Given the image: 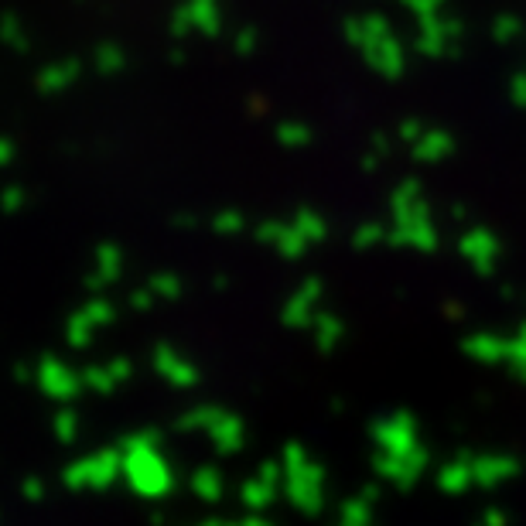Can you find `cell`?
Segmentation results:
<instances>
[{
    "instance_id": "cell-1",
    "label": "cell",
    "mask_w": 526,
    "mask_h": 526,
    "mask_svg": "<svg viewBox=\"0 0 526 526\" xmlns=\"http://www.w3.org/2000/svg\"><path fill=\"white\" fill-rule=\"evenodd\" d=\"M124 479L144 499H161L171 489V469L157 452V434H137L124 442Z\"/></svg>"
},
{
    "instance_id": "cell-2",
    "label": "cell",
    "mask_w": 526,
    "mask_h": 526,
    "mask_svg": "<svg viewBox=\"0 0 526 526\" xmlns=\"http://www.w3.org/2000/svg\"><path fill=\"white\" fill-rule=\"evenodd\" d=\"M182 427H202L209 431L213 444L223 455H236L243 448V424L226 411H215V407H199L182 417Z\"/></svg>"
},
{
    "instance_id": "cell-3",
    "label": "cell",
    "mask_w": 526,
    "mask_h": 526,
    "mask_svg": "<svg viewBox=\"0 0 526 526\" xmlns=\"http://www.w3.org/2000/svg\"><path fill=\"white\" fill-rule=\"evenodd\" d=\"M120 475H124V452H110V448H106V452H96V455L69 465L65 485H72V489H83V485H89V489H106V485L116 482Z\"/></svg>"
},
{
    "instance_id": "cell-4",
    "label": "cell",
    "mask_w": 526,
    "mask_h": 526,
    "mask_svg": "<svg viewBox=\"0 0 526 526\" xmlns=\"http://www.w3.org/2000/svg\"><path fill=\"white\" fill-rule=\"evenodd\" d=\"M284 492L301 512H318L322 510V496H325V471L318 469L314 461H308V465H301V469H294V471H287Z\"/></svg>"
},
{
    "instance_id": "cell-5",
    "label": "cell",
    "mask_w": 526,
    "mask_h": 526,
    "mask_svg": "<svg viewBox=\"0 0 526 526\" xmlns=\"http://www.w3.org/2000/svg\"><path fill=\"white\" fill-rule=\"evenodd\" d=\"M372 438L380 444V452L386 455H411L417 444V424H413L411 413H393V417H383L372 427Z\"/></svg>"
},
{
    "instance_id": "cell-6",
    "label": "cell",
    "mask_w": 526,
    "mask_h": 526,
    "mask_svg": "<svg viewBox=\"0 0 526 526\" xmlns=\"http://www.w3.org/2000/svg\"><path fill=\"white\" fill-rule=\"evenodd\" d=\"M38 386H42L45 397L72 400L75 393H79V386H85V383H83V376L72 372L65 362H58V359H45L42 366H38Z\"/></svg>"
},
{
    "instance_id": "cell-7",
    "label": "cell",
    "mask_w": 526,
    "mask_h": 526,
    "mask_svg": "<svg viewBox=\"0 0 526 526\" xmlns=\"http://www.w3.org/2000/svg\"><path fill=\"white\" fill-rule=\"evenodd\" d=\"M424 465H427L424 448H413L411 455H386V452H380V458H376V471L383 475L386 482H397V485L417 482Z\"/></svg>"
},
{
    "instance_id": "cell-8",
    "label": "cell",
    "mask_w": 526,
    "mask_h": 526,
    "mask_svg": "<svg viewBox=\"0 0 526 526\" xmlns=\"http://www.w3.org/2000/svg\"><path fill=\"white\" fill-rule=\"evenodd\" d=\"M154 370L168 380L171 386H182V390H188V386H195V380H199V370L188 362V359H182L174 349H157L154 352Z\"/></svg>"
},
{
    "instance_id": "cell-9",
    "label": "cell",
    "mask_w": 526,
    "mask_h": 526,
    "mask_svg": "<svg viewBox=\"0 0 526 526\" xmlns=\"http://www.w3.org/2000/svg\"><path fill=\"white\" fill-rule=\"evenodd\" d=\"M471 471H475V482L479 485H499L512 479L520 465L506 455H482V458H471Z\"/></svg>"
},
{
    "instance_id": "cell-10",
    "label": "cell",
    "mask_w": 526,
    "mask_h": 526,
    "mask_svg": "<svg viewBox=\"0 0 526 526\" xmlns=\"http://www.w3.org/2000/svg\"><path fill=\"white\" fill-rule=\"evenodd\" d=\"M465 352H469L475 362H506V356H510V339L502 342L496 339V335L479 332V335H471V339L465 342Z\"/></svg>"
},
{
    "instance_id": "cell-11",
    "label": "cell",
    "mask_w": 526,
    "mask_h": 526,
    "mask_svg": "<svg viewBox=\"0 0 526 526\" xmlns=\"http://www.w3.org/2000/svg\"><path fill=\"white\" fill-rule=\"evenodd\" d=\"M475 482V471H471V461H452V465H444L442 471H438V485H442L444 492H452V496H458V492H465L469 485Z\"/></svg>"
},
{
    "instance_id": "cell-12",
    "label": "cell",
    "mask_w": 526,
    "mask_h": 526,
    "mask_svg": "<svg viewBox=\"0 0 526 526\" xmlns=\"http://www.w3.org/2000/svg\"><path fill=\"white\" fill-rule=\"evenodd\" d=\"M273 489H277V485L263 482V479L256 475V479H250V482H246V485L240 489L243 506H246V510H253V512L267 510V506L273 502Z\"/></svg>"
},
{
    "instance_id": "cell-13",
    "label": "cell",
    "mask_w": 526,
    "mask_h": 526,
    "mask_svg": "<svg viewBox=\"0 0 526 526\" xmlns=\"http://www.w3.org/2000/svg\"><path fill=\"white\" fill-rule=\"evenodd\" d=\"M192 492L205 502H215V499H223V475L215 469H199L192 475Z\"/></svg>"
},
{
    "instance_id": "cell-14",
    "label": "cell",
    "mask_w": 526,
    "mask_h": 526,
    "mask_svg": "<svg viewBox=\"0 0 526 526\" xmlns=\"http://www.w3.org/2000/svg\"><path fill=\"white\" fill-rule=\"evenodd\" d=\"M312 301L314 298H308V294H298V298L291 301L284 308V325H291V328H301V325H314V308H312Z\"/></svg>"
},
{
    "instance_id": "cell-15",
    "label": "cell",
    "mask_w": 526,
    "mask_h": 526,
    "mask_svg": "<svg viewBox=\"0 0 526 526\" xmlns=\"http://www.w3.org/2000/svg\"><path fill=\"white\" fill-rule=\"evenodd\" d=\"M314 335H318V345H322V349H335V345H339V335H342V322L339 318H335V314H318V318H314Z\"/></svg>"
},
{
    "instance_id": "cell-16",
    "label": "cell",
    "mask_w": 526,
    "mask_h": 526,
    "mask_svg": "<svg viewBox=\"0 0 526 526\" xmlns=\"http://www.w3.org/2000/svg\"><path fill=\"white\" fill-rule=\"evenodd\" d=\"M83 383L85 390H96V393H114L116 386V376L110 372V366H89V370L83 372Z\"/></svg>"
},
{
    "instance_id": "cell-17",
    "label": "cell",
    "mask_w": 526,
    "mask_h": 526,
    "mask_svg": "<svg viewBox=\"0 0 526 526\" xmlns=\"http://www.w3.org/2000/svg\"><path fill=\"white\" fill-rule=\"evenodd\" d=\"M93 322L83 314V308L72 314L69 318V328H65V335H69V345H75V349H83V345H89L93 342Z\"/></svg>"
},
{
    "instance_id": "cell-18",
    "label": "cell",
    "mask_w": 526,
    "mask_h": 526,
    "mask_svg": "<svg viewBox=\"0 0 526 526\" xmlns=\"http://www.w3.org/2000/svg\"><path fill=\"white\" fill-rule=\"evenodd\" d=\"M55 438L62 444H72L75 442V434H79V417H75V413L72 411H58L55 413Z\"/></svg>"
},
{
    "instance_id": "cell-19",
    "label": "cell",
    "mask_w": 526,
    "mask_h": 526,
    "mask_svg": "<svg viewBox=\"0 0 526 526\" xmlns=\"http://www.w3.org/2000/svg\"><path fill=\"white\" fill-rule=\"evenodd\" d=\"M506 362H510L520 376H526V342L520 339V335H512L510 339V356H506Z\"/></svg>"
},
{
    "instance_id": "cell-20",
    "label": "cell",
    "mask_w": 526,
    "mask_h": 526,
    "mask_svg": "<svg viewBox=\"0 0 526 526\" xmlns=\"http://www.w3.org/2000/svg\"><path fill=\"white\" fill-rule=\"evenodd\" d=\"M308 461H312V458H308V452H304L301 444H287L284 458H281V465H284V475H287V471L301 469V465H308Z\"/></svg>"
},
{
    "instance_id": "cell-21",
    "label": "cell",
    "mask_w": 526,
    "mask_h": 526,
    "mask_svg": "<svg viewBox=\"0 0 526 526\" xmlns=\"http://www.w3.org/2000/svg\"><path fill=\"white\" fill-rule=\"evenodd\" d=\"M83 314L93 322V325H110V322H114V308L103 304V301H93L89 308H83Z\"/></svg>"
},
{
    "instance_id": "cell-22",
    "label": "cell",
    "mask_w": 526,
    "mask_h": 526,
    "mask_svg": "<svg viewBox=\"0 0 526 526\" xmlns=\"http://www.w3.org/2000/svg\"><path fill=\"white\" fill-rule=\"evenodd\" d=\"M21 492H25V496H28L31 502H38V499L45 496V485L38 482V479H28V482L21 485Z\"/></svg>"
},
{
    "instance_id": "cell-23",
    "label": "cell",
    "mask_w": 526,
    "mask_h": 526,
    "mask_svg": "<svg viewBox=\"0 0 526 526\" xmlns=\"http://www.w3.org/2000/svg\"><path fill=\"white\" fill-rule=\"evenodd\" d=\"M106 366H110V372L116 376V383H124V380L130 376V362H127V359H114V362H106Z\"/></svg>"
},
{
    "instance_id": "cell-24",
    "label": "cell",
    "mask_w": 526,
    "mask_h": 526,
    "mask_svg": "<svg viewBox=\"0 0 526 526\" xmlns=\"http://www.w3.org/2000/svg\"><path fill=\"white\" fill-rule=\"evenodd\" d=\"M154 291H157V294H168V298H174V294H178V284H174L171 277H157Z\"/></svg>"
},
{
    "instance_id": "cell-25",
    "label": "cell",
    "mask_w": 526,
    "mask_h": 526,
    "mask_svg": "<svg viewBox=\"0 0 526 526\" xmlns=\"http://www.w3.org/2000/svg\"><path fill=\"white\" fill-rule=\"evenodd\" d=\"M479 526H506V516H502L499 510H489V512H482Z\"/></svg>"
},
{
    "instance_id": "cell-26",
    "label": "cell",
    "mask_w": 526,
    "mask_h": 526,
    "mask_svg": "<svg viewBox=\"0 0 526 526\" xmlns=\"http://www.w3.org/2000/svg\"><path fill=\"white\" fill-rule=\"evenodd\" d=\"M229 526H271L267 520H260V516H253V520H243V523H229Z\"/></svg>"
},
{
    "instance_id": "cell-27",
    "label": "cell",
    "mask_w": 526,
    "mask_h": 526,
    "mask_svg": "<svg viewBox=\"0 0 526 526\" xmlns=\"http://www.w3.org/2000/svg\"><path fill=\"white\" fill-rule=\"evenodd\" d=\"M144 304H147V294H134V308H137V312H147Z\"/></svg>"
},
{
    "instance_id": "cell-28",
    "label": "cell",
    "mask_w": 526,
    "mask_h": 526,
    "mask_svg": "<svg viewBox=\"0 0 526 526\" xmlns=\"http://www.w3.org/2000/svg\"><path fill=\"white\" fill-rule=\"evenodd\" d=\"M516 335H520V339L526 342V322H523V325H520V332H516Z\"/></svg>"
},
{
    "instance_id": "cell-29",
    "label": "cell",
    "mask_w": 526,
    "mask_h": 526,
    "mask_svg": "<svg viewBox=\"0 0 526 526\" xmlns=\"http://www.w3.org/2000/svg\"><path fill=\"white\" fill-rule=\"evenodd\" d=\"M339 526H342V523H339Z\"/></svg>"
}]
</instances>
